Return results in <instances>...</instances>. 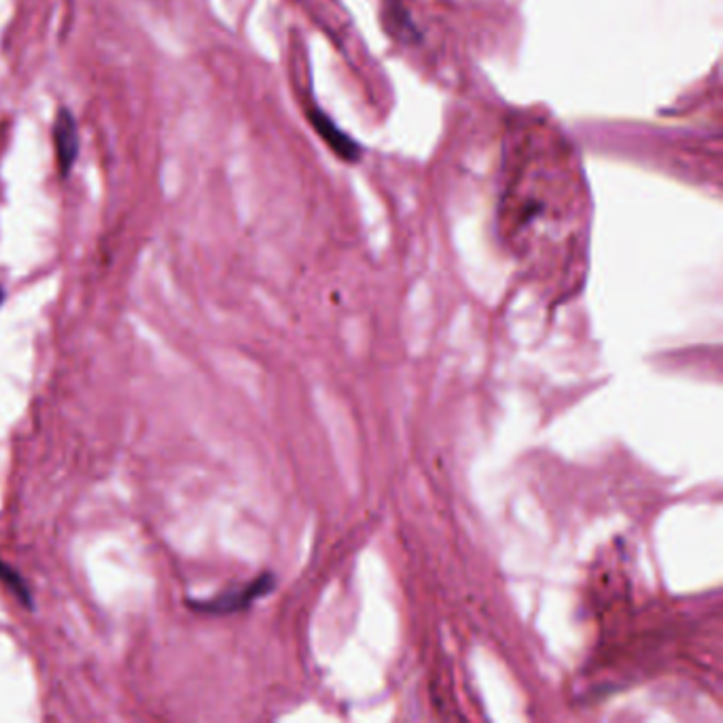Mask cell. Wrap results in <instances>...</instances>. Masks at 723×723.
Listing matches in <instances>:
<instances>
[{
    "label": "cell",
    "instance_id": "3957f363",
    "mask_svg": "<svg viewBox=\"0 0 723 723\" xmlns=\"http://www.w3.org/2000/svg\"><path fill=\"white\" fill-rule=\"evenodd\" d=\"M0 583H4L24 607H32V594H30L29 583L20 576V571H15L13 567H9L2 560H0Z\"/></svg>",
    "mask_w": 723,
    "mask_h": 723
},
{
    "label": "cell",
    "instance_id": "277c9868",
    "mask_svg": "<svg viewBox=\"0 0 723 723\" xmlns=\"http://www.w3.org/2000/svg\"><path fill=\"white\" fill-rule=\"evenodd\" d=\"M2 297H4V291L0 287V304H2Z\"/></svg>",
    "mask_w": 723,
    "mask_h": 723
},
{
    "label": "cell",
    "instance_id": "6da1fadb",
    "mask_svg": "<svg viewBox=\"0 0 723 723\" xmlns=\"http://www.w3.org/2000/svg\"><path fill=\"white\" fill-rule=\"evenodd\" d=\"M276 585V579L272 573H263L260 578L240 585V588H233V590H228L215 599H208V601H189L187 605L198 611V613H206V615H232V613H238V611H244V609L251 607L258 599L265 596L267 592H272Z\"/></svg>",
    "mask_w": 723,
    "mask_h": 723
},
{
    "label": "cell",
    "instance_id": "7a4b0ae2",
    "mask_svg": "<svg viewBox=\"0 0 723 723\" xmlns=\"http://www.w3.org/2000/svg\"><path fill=\"white\" fill-rule=\"evenodd\" d=\"M54 145H56V160H58L59 173L66 174L79 153V132L75 117L68 111H59L58 119L54 123Z\"/></svg>",
    "mask_w": 723,
    "mask_h": 723
}]
</instances>
